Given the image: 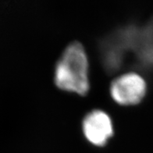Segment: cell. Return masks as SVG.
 Wrapping results in <instances>:
<instances>
[{
	"label": "cell",
	"instance_id": "6da1fadb",
	"mask_svg": "<svg viewBox=\"0 0 153 153\" xmlns=\"http://www.w3.org/2000/svg\"><path fill=\"white\" fill-rule=\"evenodd\" d=\"M55 83L58 88L79 95L89 89L88 60L82 45L73 42L66 48L55 68Z\"/></svg>",
	"mask_w": 153,
	"mask_h": 153
},
{
	"label": "cell",
	"instance_id": "7a4b0ae2",
	"mask_svg": "<svg viewBox=\"0 0 153 153\" xmlns=\"http://www.w3.org/2000/svg\"><path fill=\"white\" fill-rule=\"evenodd\" d=\"M146 82L137 73H127L113 81L110 94L117 103L123 105L137 104L146 94Z\"/></svg>",
	"mask_w": 153,
	"mask_h": 153
},
{
	"label": "cell",
	"instance_id": "3957f363",
	"mask_svg": "<svg viewBox=\"0 0 153 153\" xmlns=\"http://www.w3.org/2000/svg\"><path fill=\"white\" fill-rule=\"evenodd\" d=\"M83 131L89 142L96 146H103L113 136V123L105 112L94 110L83 120Z\"/></svg>",
	"mask_w": 153,
	"mask_h": 153
}]
</instances>
